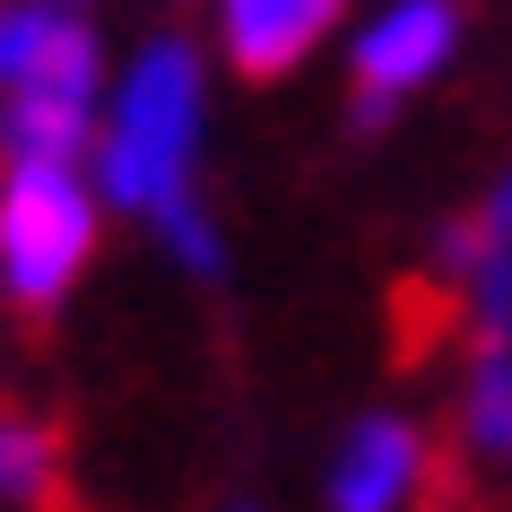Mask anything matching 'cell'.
Segmentation results:
<instances>
[{"instance_id": "9", "label": "cell", "mask_w": 512, "mask_h": 512, "mask_svg": "<svg viewBox=\"0 0 512 512\" xmlns=\"http://www.w3.org/2000/svg\"><path fill=\"white\" fill-rule=\"evenodd\" d=\"M460 434H469L486 460H512V356H478V365H469Z\"/></svg>"}, {"instance_id": "6", "label": "cell", "mask_w": 512, "mask_h": 512, "mask_svg": "<svg viewBox=\"0 0 512 512\" xmlns=\"http://www.w3.org/2000/svg\"><path fill=\"white\" fill-rule=\"evenodd\" d=\"M452 35H460L452 0H400V9H382L365 27V44H356V96H348L356 131H382L408 87H426L452 61Z\"/></svg>"}, {"instance_id": "7", "label": "cell", "mask_w": 512, "mask_h": 512, "mask_svg": "<svg viewBox=\"0 0 512 512\" xmlns=\"http://www.w3.org/2000/svg\"><path fill=\"white\" fill-rule=\"evenodd\" d=\"M330 18H339V0H217L226 61H235L243 79H287L330 35Z\"/></svg>"}, {"instance_id": "3", "label": "cell", "mask_w": 512, "mask_h": 512, "mask_svg": "<svg viewBox=\"0 0 512 512\" xmlns=\"http://www.w3.org/2000/svg\"><path fill=\"white\" fill-rule=\"evenodd\" d=\"M426 278L452 304V330L469 356H512V165L486 183L478 209H460L434 243Z\"/></svg>"}, {"instance_id": "1", "label": "cell", "mask_w": 512, "mask_h": 512, "mask_svg": "<svg viewBox=\"0 0 512 512\" xmlns=\"http://www.w3.org/2000/svg\"><path fill=\"white\" fill-rule=\"evenodd\" d=\"M191 131H200V70L183 44H148L139 70L122 79L113 131L96 148L105 191L139 217H165L191 200Z\"/></svg>"}, {"instance_id": "5", "label": "cell", "mask_w": 512, "mask_h": 512, "mask_svg": "<svg viewBox=\"0 0 512 512\" xmlns=\"http://www.w3.org/2000/svg\"><path fill=\"white\" fill-rule=\"evenodd\" d=\"M96 122V35L61 9L44 53L0 87V157H79Z\"/></svg>"}, {"instance_id": "8", "label": "cell", "mask_w": 512, "mask_h": 512, "mask_svg": "<svg viewBox=\"0 0 512 512\" xmlns=\"http://www.w3.org/2000/svg\"><path fill=\"white\" fill-rule=\"evenodd\" d=\"M61 426L53 417H27V408H0V495L35 512H79L61 495Z\"/></svg>"}, {"instance_id": "4", "label": "cell", "mask_w": 512, "mask_h": 512, "mask_svg": "<svg viewBox=\"0 0 512 512\" xmlns=\"http://www.w3.org/2000/svg\"><path fill=\"white\" fill-rule=\"evenodd\" d=\"M469 460L452 443H434L408 417H365L348 434V452L330 469V504L339 512H460Z\"/></svg>"}, {"instance_id": "2", "label": "cell", "mask_w": 512, "mask_h": 512, "mask_svg": "<svg viewBox=\"0 0 512 512\" xmlns=\"http://www.w3.org/2000/svg\"><path fill=\"white\" fill-rule=\"evenodd\" d=\"M96 252V200L70 157H0V296L44 322Z\"/></svg>"}]
</instances>
